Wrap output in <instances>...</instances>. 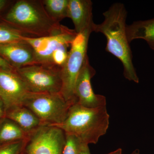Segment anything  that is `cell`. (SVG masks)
<instances>
[{"label": "cell", "instance_id": "1", "mask_svg": "<svg viewBox=\"0 0 154 154\" xmlns=\"http://www.w3.org/2000/svg\"><path fill=\"white\" fill-rule=\"evenodd\" d=\"M0 21L15 28L24 37H45L59 30L63 25L47 14L42 0L11 2L0 17Z\"/></svg>", "mask_w": 154, "mask_h": 154}, {"label": "cell", "instance_id": "2", "mask_svg": "<svg viewBox=\"0 0 154 154\" xmlns=\"http://www.w3.org/2000/svg\"><path fill=\"white\" fill-rule=\"evenodd\" d=\"M103 14L104 21L101 24H95L93 32L105 35L107 40L105 49L121 62L125 79L138 83L139 79L133 63L132 52L127 36V12L125 7L122 3H115Z\"/></svg>", "mask_w": 154, "mask_h": 154}, {"label": "cell", "instance_id": "3", "mask_svg": "<svg viewBox=\"0 0 154 154\" xmlns=\"http://www.w3.org/2000/svg\"><path fill=\"white\" fill-rule=\"evenodd\" d=\"M109 119L106 106L89 108L76 102L71 105L64 121L55 126L77 136L84 143L96 144L107 132Z\"/></svg>", "mask_w": 154, "mask_h": 154}, {"label": "cell", "instance_id": "4", "mask_svg": "<svg viewBox=\"0 0 154 154\" xmlns=\"http://www.w3.org/2000/svg\"><path fill=\"white\" fill-rule=\"evenodd\" d=\"M78 35L75 30L63 25L59 30L41 38L24 37L33 47L37 64L61 68L68 55V48Z\"/></svg>", "mask_w": 154, "mask_h": 154}, {"label": "cell", "instance_id": "5", "mask_svg": "<svg viewBox=\"0 0 154 154\" xmlns=\"http://www.w3.org/2000/svg\"><path fill=\"white\" fill-rule=\"evenodd\" d=\"M90 30L79 33L72 43L65 63L61 69V94L67 102H77L75 99V85L87 55Z\"/></svg>", "mask_w": 154, "mask_h": 154}, {"label": "cell", "instance_id": "6", "mask_svg": "<svg viewBox=\"0 0 154 154\" xmlns=\"http://www.w3.org/2000/svg\"><path fill=\"white\" fill-rule=\"evenodd\" d=\"M72 105L65 100L61 93L31 92L22 104L31 110L42 124L54 126L64 121Z\"/></svg>", "mask_w": 154, "mask_h": 154}, {"label": "cell", "instance_id": "7", "mask_svg": "<svg viewBox=\"0 0 154 154\" xmlns=\"http://www.w3.org/2000/svg\"><path fill=\"white\" fill-rule=\"evenodd\" d=\"M15 70L31 93H60V68L35 64Z\"/></svg>", "mask_w": 154, "mask_h": 154}, {"label": "cell", "instance_id": "8", "mask_svg": "<svg viewBox=\"0 0 154 154\" xmlns=\"http://www.w3.org/2000/svg\"><path fill=\"white\" fill-rule=\"evenodd\" d=\"M65 142L63 130L42 125L29 133L22 154H62Z\"/></svg>", "mask_w": 154, "mask_h": 154}, {"label": "cell", "instance_id": "9", "mask_svg": "<svg viewBox=\"0 0 154 154\" xmlns=\"http://www.w3.org/2000/svg\"><path fill=\"white\" fill-rule=\"evenodd\" d=\"M30 93L17 71L0 67V99L7 110L22 105Z\"/></svg>", "mask_w": 154, "mask_h": 154}, {"label": "cell", "instance_id": "10", "mask_svg": "<svg viewBox=\"0 0 154 154\" xmlns=\"http://www.w3.org/2000/svg\"><path fill=\"white\" fill-rule=\"evenodd\" d=\"M96 71L90 65L89 58H86L77 79L74 90L77 103L89 108L106 106V97L94 93L91 80L96 74Z\"/></svg>", "mask_w": 154, "mask_h": 154}, {"label": "cell", "instance_id": "11", "mask_svg": "<svg viewBox=\"0 0 154 154\" xmlns=\"http://www.w3.org/2000/svg\"><path fill=\"white\" fill-rule=\"evenodd\" d=\"M0 57L15 70L36 64L33 47L23 38L19 41L0 45Z\"/></svg>", "mask_w": 154, "mask_h": 154}, {"label": "cell", "instance_id": "12", "mask_svg": "<svg viewBox=\"0 0 154 154\" xmlns=\"http://www.w3.org/2000/svg\"><path fill=\"white\" fill-rule=\"evenodd\" d=\"M93 3L90 0H69L68 15L77 34L86 30L93 32Z\"/></svg>", "mask_w": 154, "mask_h": 154}, {"label": "cell", "instance_id": "13", "mask_svg": "<svg viewBox=\"0 0 154 154\" xmlns=\"http://www.w3.org/2000/svg\"><path fill=\"white\" fill-rule=\"evenodd\" d=\"M5 117L16 122L28 133L43 125L31 110L24 105L17 106L7 110Z\"/></svg>", "mask_w": 154, "mask_h": 154}, {"label": "cell", "instance_id": "14", "mask_svg": "<svg viewBox=\"0 0 154 154\" xmlns=\"http://www.w3.org/2000/svg\"><path fill=\"white\" fill-rule=\"evenodd\" d=\"M126 33L129 43L135 39H143L154 51V19L137 21L127 25Z\"/></svg>", "mask_w": 154, "mask_h": 154}, {"label": "cell", "instance_id": "15", "mask_svg": "<svg viewBox=\"0 0 154 154\" xmlns=\"http://www.w3.org/2000/svg\"><path fill=\"white\" fill-rule=\"evenodd\" d=\"M28 134L9 118L4 117L0 122V146L26 139Z\"/></svg>", "mask_w": 154, "mask_h": 154}, {"label": "cell", "instance_id": "16", "mask_svg": "<svg viewBox=\"0 0 154 154\" xmlns=\"http://www.w3.org/2000/svg\"><path fill=\"white\" fill-rule=\"evenodd\" d=\"M47 14L53 21L60 23L68 17L69 0H42Z\"/></svg>", "mask_w": 154, "mask_h": 154}, {"label": "cell", "instance_id": "17", "mask_svg": "<svg viewBox=\"0 0 154 154\" xmlns=\"http://www.w3.org/2000/svg\"><path fill=\"white\" fill-rule=\"evenodd\" d=\"M24 36L18 30L0 21V45L22 40Z\"/></svg>", "mask_w": 154, "mask_h": 154}, {"label": "cell", "instance_id": "18", "mask_svg": "<svg viewBox=\"0 0 154 154\" xmlns=\"http://www.w3.org/2000/svg\"><path fill=\"white\" fill-rule=\"evenodd\" d=\"M84 143L77 136L65 133V142L62 154H81Z\"/></svg>", "mask_w": 154, "mask_h": 154}, {"label": "cell", "instance_id": "19", "mask_svg": "<svg viewBox=\"0 0 154 154\" xmlns=\"http://www.w3.org/2000/svg\"><path fill=\"white\" fill-rule=\"evenodd\" d=\"M26 139L0 146V154H22L25 147Z\"/></svg>", "mask_w": 154, "mask_h": 154}, {"label": "cell", "instance_id": "20", "mask_svg": "<svg viewBox=\"0 0 154 154\" xmlns=\"http://www.w3.org/2000/svg\"><path fill=\"white\" fill-rule=\"evenodd\" d=\"M12 1L8 0H0V17L8 7L10 5Z\"/></svg>", "mask_w": 154, "mask_h": 154}, {"label": "cell", "instance_id": "21", "mask_svg": "<svg viewBox=\"0 0 154 154\" xmlns=\"http://www.w3.org/2000/svg\"><path fill=\"white\" fill-rule=\"evenodd\" d=\"M6 108L4 102L0 99V122L5 117Z\"/></svg>", "mask_w": 154, "mask_h": 154}, {"label": "cell", "instance_id": "22", "mask_svg": "<svg viewBox=\"0 0 154 154\" xmlns=\"http://www.w3.org/2000/svg\"><path fill=\"white\" fill-rule=\"evenodd\" d=\"M0 67L9 69H14L4 59L0 57Z\"/></svg>", "mask_w": 154, "mask_h": 154}, {"label": "cell", "instance_id": "23", "mask_svg": "<svg viewBox=\"0 0 154 154\" xmlns=\"http://www.w3.org/2000/svg\"><path fill=\"white\" fill-rule=\"evenodd\" d=\"M81 154H91L88 144L86 143L84 144Z\"/></svg>", "mask_w": 154, "mask_h": 154}, {"label": "cell", "instance_id": "24", "mask_svg": "<svg viewBox=\"0 0 154 154\" xmlns=\"http://www.w3.org/2000/svg\"><path fill=\"white\" fill-rule=\"evenodd\" d=\"M106 154H122V149L121 148L118 149L115 151Z\"/></svg>", "mask_w": 154, "mask_h": 154}, {"label": "cell", "instance_id": "25", "mask_svg": "<svg viewBox=\"0 0 154 154\" xmlns=\"http://www.w3.org/2000/svg\"><path fill=\"white\" fill-rule=\"evenodd\" d=\"M130 154H140V152L138 149H136L134 151H133Z\"/></svg>", "mask_w": 154, "mask_h": 154}, {"label": "cell", "instance_id": "26", "mask_svg": "<svg viewBox=\"0 0 154 154\" xmlns=\"http://www.w3.org/2000/svg\"></svg>", "mask_w": 154, "mask_h": 154}]
</instances>
